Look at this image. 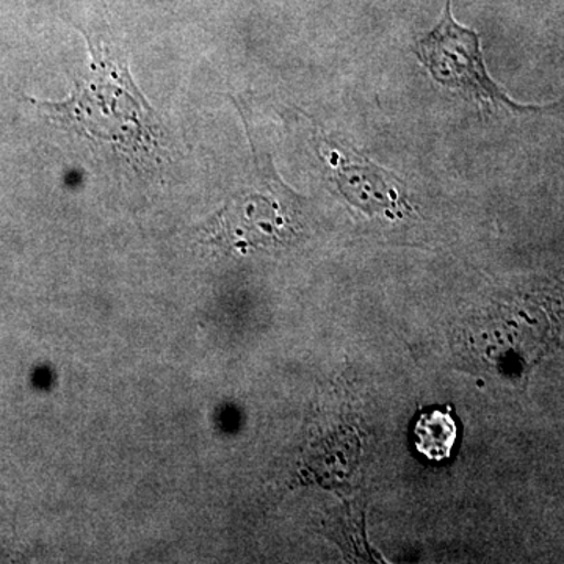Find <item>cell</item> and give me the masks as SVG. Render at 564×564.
Instances as JSON below:
<instances>
[{
    "label": "cell",
    "mask_w": 564,
    "mask_h": 564,
    "mask_svg": "<svg viewBox=\"0 0 564 564\" xmlns=\"http://www.w3.org/2000/svg\"><path fill=\"white\" fill-rule=\"evenodd\" d=\"M556 57H558V62L564 66V39L560 43L558 51H556Z\"/></svg>",
    "instance_id": "cell-6"
},
{
    "label": "cell",
    "mask_w": 564,
    "mask_h": 564,
    "mask_svg": "<svg viewBox=\"0 0 564 564\" xmlns=\"http://www.w3.org/2000/svg\"><path fill=\"white\" fill-rule=\"evenodd\" d=\"M321 155L332 165L337 187L352 206L367 214H386L392 218L403 217L404 212L410 210L400 181L358 155L352 148L348 150L325 140Z\"/></svg>",
    "instance_id": "cell-4"
},
{
    "label": "cell",
    "mask_w": 564,
    "mask_h": 564,
    "mask_svg": "<svg viewBox=\"0 0 564 564\" xmlns=\"http://www.w3.org/2000/svg\"><path fill=\"white\" fill-rule=\"evenodd\" d=\"M454 0H445L443 17L415 43L414 54L437 84L473 96L488 110L510 113H538L545 107L514 101L494 82L486 68L480 35L459 24L454 17Z\"/></svg>",
    "instance_id": "cell-2"
},
{
    "label": "cell",
    "mask_w": 564,
    "mask_h": 564,
    "mask_svg": "<svg viewBox=\"0 0 564 564\" xmlns=\"http://www.w3.org/2000/svg\"><path fill=\"white\" fill-rule=\"evenodd\" d=\"M414 445L429 462L443 463L451 458L458 440V426L452 406L430 408L414 423Z\"/></svg>",
    "instance_id": "cell-5"
},
{
    "label": "cell",
    "mask_w": 564,
    "mask_h": 564,
    "mask_svg": "<svg viewBox=\"0 0 564 564\" xmlns=\"http://www.w3.org/2000/svg\"><path fill=\"white\" fill-rule=\"evenodd\" d=\"M270 182L272 177H263L262 188L239 193L212 218L207 228L212 242L240 250L274 243L288 236L289 221L274 193L278 188Z\"/></svg>",
    "instance_id": "cell-3"
},
{
    "label": "cell",
    "mask_w": 564,
    "mask_h": 564,
    "mask_svg": "<svg viewBox=\"0 0 564 564\" xmlns=\"http://www.w3.org/2000/svg\"><path fill=\"white\" fill-rule=\"evenodd\" d=\"M90 66L74 80L68 98H28L47 121L109 147L135 172L154 173L166 159V131L161 117L133 80L126 55L85 33Z\"/></svg>",
    "instance_id": "cell-1"
}]
</instances>
